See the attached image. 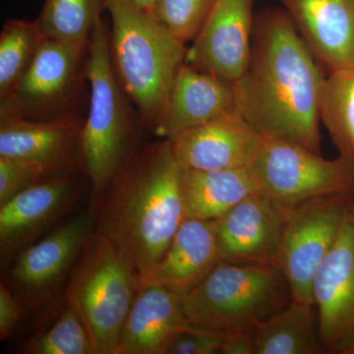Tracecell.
<instances>
[{"label": "cell", "mask_w": 354, "mask_h": 354, "mask_svg": "<svg viewBox=\"0 0 354 354\" xmlns=\"http://www.w3.org/2000/svg\"><path fill=\"white\" fill-rule=\"evenodd\" d=\"M23 307L19 298L1 281L0 285V337L6 341L12 337L19 323Z\"/></svg>", "instance_id": "cell-30"}, {"label": "cell", "mask_w": 354, "mask_h": 354, "mask_svg": "<svg viewBox=\"0 0 354 354\" xmlns=\"http://www.w3.org/2000/svg\"><path fill=\"white\" fill-rule=\"evenodd\" d=\"M141 286V276L127 254L94 230L70 272L65 298L82 317L95 354L118 353Z\"/></svg>", "instance_id": "cell-4"}, {"label": "cell", "mask_w": 354, "mask_h": 354, "mask_svg": "<svg viewBox=\"0 0 354 354\" xmlns=\"http://www.w3.org/2000/svg\"><path fill=\"white\" fill-rule=\"evenodd\" d=\"M254 328L228 332L223 342V354H254Z\"/></svg>", "instance_id": "cell-31"}, {"label": "cell", "mask_w": 354, "mask_h": 354, "mask_svg": "<svg viewBox=\"0 0 354 354\" xmlns=\"http://www.w3.org/2000/svg\"><path fill=\"white\" fill-rule=\"evenodd\" d=\"M234 111V83L184 62L174 78L164 118L155 133L171 141L181 133Z\"/></svg>", "instance_id": "cell-17"}, {"label": "cell", "mask_w": 354, "mask_h": 354, "mask_svg": "<svg viewBox=\"0 0 354 354\" xmlns=\"http://www.w3.org/2000/svg\"><path fill=\"white\" fill-rule=\"evenodd\" d=\"M83 127L66 113L46 120L0 115V157L32 162L50 176L69 172L81 153Z\"/></svg>", "instance_id": "cell-14"}, {"label": "cell", "mask_w": 354, "mask_h": 354, "mask_svg": "<svg viewBox=\"0 0 354 354\" xmlns=\"http://www.w3.org/2000/svg\"><path fill=\"white\" fill-rule=\"evenodd\" d=\"M314 304L295 301L254 328V354H323Z\"/></svg>", "instance_id": "cell-22"}, {"label": "cell", "mask_w": 354, "mask_h": 354, "mask_svg": "<svg viewBox=\"0 0 354 354\" xmlns=\"http://www.w3.org/2000/svg\"><path fill=\"white\" fill-rule=\"evenodd\" d=\"M88 50L90 111L84 122L80 158L97 199L132 153L134 127L127 95L114 72L109 31L102 21L93 32Z\"/></svg>", "instance_id": "cell-6"}, {"label": "cell", "mask_w": 354, "mask_h": 354, "mask_svg": "<svg viewBox=\"0 0 354 354\" xmlns=\"http://www.w3.org/2000/svg\"><path fill=\"white\" fill-rule=\"evenodd\" d=\"M312 298L325 353L354 354V209L317 270Z\"/></svg>", "instance_id": "cell-11"}, {"label": "cell", "mask_w": 354, "mask_h": 354, "mask_svg": "<svg viewBox=\"0 0 354 354\" xmlns=\"http://www.w3.org/2000/svg\"><path fill=\"white\" fill-rule=\"evenodd\" d=\"M320 115L341 155L354 158V67L324 79Z\"/></svg>", "instance_id": "cell-24"}, {"label": "cell", "mask_w": 354, "mask_h": 354, "mask_svg": "<svg viewBox=\"0 0 354 354\" xmlns=\"http://www.w3.org/2000/svg\"><path fill=\"white\" fill-rule=\"evenodd\" d=\"M80 186L69 172L46 177L0 206V254L10 259L72 208Z\"/></svg>", "instance_id": "cell-15"}, {"label": "cell", "mask_w": 354, "mask_h": 354, "mask_svg": "<svg viewBox=\"0 0 354 354\" xmlns=\"http://www.w3.org/2000/svg\"><path fill=\"white\" fill-rule=\"evenodd\" d=\"M227 333L199 329L190 325L172 342L167 354L221 353Z\"/></svg>", "instance_id": "cell-29"}, {"label": "cell", "mask_w": 354, "mask_h": 354, "mask_svg": "<svg viewBox=\"0 0 354 354\" xmlns=\"http://www.w3.org/2000/svg\"><path fill=\"white\" fill-rule=\"evenodd\" d=\"M183 172L165 139L130 153L97 199L95 232L127 254L142 283L185 221Z\"/></svg>", "instance_id": "cell-2"}, {"label": "cell", "mask_w": 354, "mask_h": 354, "mask_svg": "<svg viewBox=\"0 0 354 354\" xmlns=\"http://www.w3.org/2000/svg\"><path fill=\"white\" fill-rule=\"evenodd\" d=\"M283 209L279 268L288 279L291 299L314 304V277L354 209V194L315 198Z\"/></svg>", "instance_id": "cell-8"}, {"label": "cell", "mask_w": 354, "mask_h": 354, "mask_svg": "<svg viewBox=\"0 0 354 354\" xmlns=\"http://www.w3.org/2000/svg\"><path fill=\"white\" fill-rule=\"evenodd\" d=\"M189 328L183 295L145 283L128 314L116 354H167L172 342Z\"/></svg>", "instance_id": "cell-19"}, {"label": "cell", "mask_w": 354, "mask_h": 354, "mask_svg": "<svg viewBox=\"0 0 354 354\" xmlns=\"http://www.w3.org/2000/svg\"><path fill=\"white\" fill-rule=\"evenodd\" d=\"M218 0H157L153 14L183 44L193 41Z\"/></svg>", "instance_id": "cell-27"}, {"label": "cell", "mask_w": 354, "mask_h": 354, "mask_svg": "<svg viewBox=\"0 0 354 354\" xmlns=\"http://www.w3.org/2000/svg\"><path fill=\"white\" fill-rule=\"evenodd\" d=\"M252 2L218 0L186 53L187 64L228 82H239L252 57Z\"/></svg>", "instance_id": "cell-12"}, {"label": "cell", "mask_w": 354, "mask_h": 354, "mask_svg": "<svg viewBox=\"0 0 354 354\" xmlns=\"http://www.w3.org/2000/svg\"><path fill=\"white\" fill-rule=\"evenodd\" d=\"M218 262L216 220L187 218L177 230L164 257L142 285L157 283L184 297Z\"/></svg>", "instance_id": "cell-20"}, {"label": "cell", "mask_w": 354, "mask_h": 354, "mask_svg": "<svg viewBox=\"0 0 354 354\" xmlns=\"http://www.w3.org/2000/svg\"><path fill=\"white\" fill-rule=\"evenodd\" d=\"M95 216L80 214L34 245L22 249L9 271L10 285L24 308L46 304L64 283L95 230Z\"/></svg>", "instance_id": "cell-10"}, {"label": "cell", "mask_w": 354, "mask_h": 354, "mask_svg": "<svg viewBox=\"0 0 354 354\" xmlns=\"http://www.w3.org/2000/svg\"><path fill=\"white\" fill-rule=\"evenodd\" d=\"M283 209L256 192L216 220L221 262L279 267Z\"/></svg>", "instance_id": "cell-13"}, {"label": "cell", "mask_w": 354, "mask_h": 354, "mask_svg": "<svg viewBox=\"0 0 354 354\" xmlns=\"http://www.w3.org/2000/svg\"><path fill=\"white\" fill-rule=\"evenodd\" d=\"M318 62L285 9H265L254 21L250 64L234 83L237 111L260 135L320 153Z\"/></svg>", "instance_id": "cell-1"}, {"label": "cell", "mask_w": 354, "mask_h": 354, "mask_svg": "<svg viewBox=\"0 0 354 354\" xmlns=\"http://www.w3.org/2000/svg\"><path fill=\"white\" fill-rule=\"evenodd\" d=\"M183 196L186 218L216 220L247 197L260 192L247 167L218 171L184 169Z\"/></svg>", "instance_id": "cell-21"}, {"label": "cell", "mask_w": 354, "mask_h": 354, "mask_svg": "<svg viewBox=\"0 0 354 354\" xmlns=\"http://www.w3.org/2000/svg\"><path fill=\"white\" fill-rule=\"evenodd\" d=\"M51 176L43 167L15 158L0 157V206L32 184Z\"/></svg>", "instance_id": "cell-28"}, {"label": "cell", "mask_w": 354, "mask_h": 354, "mask_svg": "<svg viewBox=\"0 0 354 354\" xmlns=\"http://www.w3.org/2000/svg\"><path fill=\"white\" fill-rule=\"evenodd\" d=\"M23 353L95 354L94 344L80 313L66 300L55 323L26 342Z\"/></svg>", "instance_id": "cell-26"}, {"label": "cell", "mask_w": 354, "mask_h": 354, "mask_svg": "<svg viewBox=\"0 0 354 354\" xmlns=\"http://www.w3.org/2000/svg\"><path fill=\"white\" fill-rule=\"evenodd\" d=\"M260 138L259 133L234 111L169 141L183 169L218 171L248 167Z\"/></svg>", "instance_id": "cell-16"}, {"label": "cell", "mask_w": 354, "mask_h": 354, "mask_svg": "<svg viewBox=\"0 0 354 354\" xmlns=\"http://www.w3.org/2000/svg\"><path fill=\"white\" fill-rule=\"evenodd\" d=\"M290 300L288 279L277 266L221 261L183 297L192 327L221 333L253 329Z\"/></svg>", "instance_id": "cell-5"}, {"label": "cell", "mask_w": 354, "mask_h": 354, "mask_svg": "<svg viewBox=\"0 0 354 354\" xmlns=\"http://www.w3.org/2000/svg\"><path fill=\"white\" fill-rule=\"evenodd\" d=\"M106 0H44L38 21L48 39L87 48Z\"/></svg>", "instance_id": "cell-23"}, {"label": "cell", "mask_w": 354, "mask_h": 354, "mask_svg": "<svg viewBox=\"0 0 354 354\" xmlns=\"http://www.w3.org/2000/svg\"><path fill=\"white\" fill-rule=\"evenodd\" d=\"M106 10L111 16L109 44L118 82L156 132L185 60V44L132 0H106Z\"/></svg>", "instance_id": "cell-3"}, {"label": "cell", "mask_w": 354, "mask_h": 354, "mask_svg": "<svg viewBox=\"0 0 354 354\" xmlns=\"http://www.w3.org/2000/svg\"><path fill=\"white\" fill-rule=\"evenodd\" d=\"M85 48L44 38L34 59L6 99L0 115L57 118L75 92Z\"/></svg>", "instance_id": "cell-9"}, {"label": "cell", "mask_w": 354, "mask_h": 354, "mask_svg": "<svg viewBox=\"0 0 354 354\" xmlns=\"http://www.w3.org/2000/svg\"><path fill=\"white\" fill-rule=\"evenodd\" d=\"M132 1L135 2L141 8L153 12V6H155L157 0H132Z\"/></svg>", "instance_id": "cell-32"}, {"label": "cell", "mask_w": 354, "mask_h": 354, "mask_svg": "<svg viewBox=\"0 0 354 354\" xmlns=\"http://www.w3.org/2000/svg\"><path fill=\"white\" fill-rule=\"evenodd\" d=\"M247 169L260 192L281 207L354 194V158L327 160L290 140L261 135Z\"/></svg>", "instance_id": "cell-7"}, {"label": "cell", "mask_w": 354, "mask_h": 354, "mask_svg": "<svg viewBox=\"0 0 354 354\" xmlns=\"http://www.w3.org/2000/svg\"><path fill=\"white\" fill-rule=\"evenodd\" d=\"M319 62L330 71L354 67V0H281Z\"/></svg>", "instance_id": "cell-18"}, {"label": "cell", "mask_w": 354, "mask_h": 354, "mask_svg": "<svg viewBox=\"0 0 354 354\" xmlns=\"http://www.w3.org/2000/svg\"><path fill=\"white\" fill-rule=\"evenodd\" d=\"M46 38L38 21H7L0 35V101L24 75Z\"/></svg>", "instance_id": "cell-25"}]
</instances>
